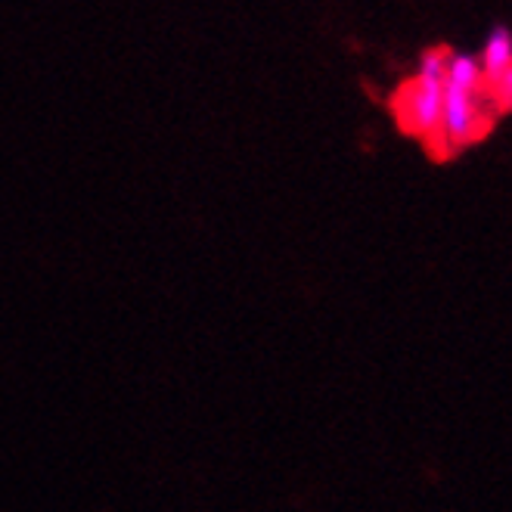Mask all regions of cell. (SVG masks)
Segmentation results:
<instances>
[{
	"mask_svg": "<svg viewBox=\"0 0 512 512\" xmlns=\"http://www.w3.org/2000/svg\"><path fill=\"white\" fill-rule=\"evenodd\" d=\"M481 81H494L497 75H503L506 69H512V35L509 28H494L491 38L485 41V50H481Z\"/></svg>",
	"mask_w": 512,
	"mask_h": 512,
	"instance_id": "obj_3",
	"label": "cell"
},
{
	"mask_svg": "<svg viewBox=\"0 0 512 512\" xmlns=\"http://www.w3.org/2000/svg\"><path fill=\"white\" fill-rule=\"evenodd\" d=\"M485 94L494 106V112H509L512 109V69L497 75L494 81L485 84Z\"/></svg>",
	"mask_w": 512,
	"mask_h": 512,
	"instance_id": "obj_4",
	"label": "cell"
},
{
	"mask_svg": "<svg viewBox=\"0 0 512 512\" xmlns=\"http://www.w3.org/2000/svg\"><path fill=\"white\" fill-rule=\"evenodd\" d=\"M444 66H447V50H429L419 59L416 75L398 90L395 97V115L407 134L435 140L438 122H441V106H444Z\"/></svg>",
	"mask_w": 512,
	"mask_h": 512,
	"instance_id": "obj_2",
	"label": "cell"
},
{
	"mask_svg": "<svg viewBox=\"0 0 512 512\" xmlns=\"http://www.w3.org/2000/svg\"><path fill=\"white\" fill-rule=\"evenodd\" d=\"M491 100L481 81V66L475 56L447 53L444 66V106L432 146L463 149L491 128Z\"/></svg>",
	"mask_w": 512,
	"mask_h": 512,
	"instance_id": "obj_1",
	"label": "cell"
}]
</instances>
